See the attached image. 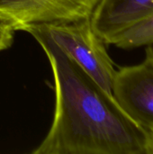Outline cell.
I'll return each mask as SVG.
<instances>
[{
	"label": "cell",
	"mask_w": 153,
	"mask_h": 154,
	"mask_svg": "<svg viewBox=\"0 0 153 154\" xmlns=\"http://www.w3.org/2000/svg\"><path fill=\"white\" fill-rule=\"evenodd\" d=\"M32 34L51 67L55 110L51 126L33 154H148L150 139L106 93L48 35Z\"/></svg>",
	"instance_id": "6da1fadb"
},
{
	"label": "cell",
	"mask_w": 153,
	"mask_h": 154,
	"mask_svg": "<svg viewBox=\"0 0 153 154\" xmlns=\"http://www.w3.org/2000/svg\"><path fill=\"white\" fill-rule=\"evenodd\" d=\"M41 26L53 42L106 93L112 87L116 69L106 43L95 32L90 19Z\"/></svg>",
	"instance_id": "7a4b0ae2"
},
{
	"label": "cell",
	"mask_w": 153,
	"mask_h": 154,
	"mask_svg": "<svg viewBox=\"0 0 153 154\" xmlns=\"http://www.w3.org/2000/svg\"><path fill=\"white\" fill-rule=\"evenodd\" d=\"M100 0H0V21L14 31L67 23L91 16Z\"/></svg>",
	"instance_id": "3957f363"
},
{
	"label": "cell",
	"mask_w": 153,
	"mask_h": 154,
	"mask_svg": "<svg viewBox=\"0 0 153 154\" xmlns=\"http://www.w3.org/2000/svg\"><path fill=\"white\" fill-rule=\"evenodd\" d=\"M113 97L124 114L148 136H153V61L116 69Z\"/></svg>",
	"instance_id": "277c9868"
},
{
	"label": "cell",
	"mask_w": 153,
	"mask_h": 154,
	"mask_svg": "<svg viewBox=\"0 0 153 154\" xmlns=\"http://www.w3.org/2000/svg\"><path fill=\"white\" fill-rule=\"evenodd\" d=\"M153 12V0H100L91 24L99 38L108 44L118 33Z\"/></svg>",
	"instance_id": "5b68a950"
},
{
	"label": "cell",
	"mask_w": 153,
	"mask_h": 154,
	"mask_svg": "<svg viewBox=\"0 0 153 154\" xmlns=\"http://www.w3.org/2000/svg\"><path fill=\"white\" fill-rule=\"evenodd\" d=\"M153 43V12L128 29L114 36L108 44L124 50L146 47Z\"/></svg>",
	"instance_id": "8992f818"
},
{
	"label": "cell",
	"mask_w": 153,
	"mask_h": 154,
	"mask_svg": "<svg viewBox=\"0 0 153 154\" xmlns=\"http://www.w3.org/2000/svg\"><path fill=\"white\" fill-rule=\"evenodd\" d=\"M14 32L10 24L0 21V51L8 49L12 45Z\"/></svg>",
	"instance_id": "52a82bcc"
},
{
	"label": "cell",
	"mask_w": 153,
	"mask_h": 154,
	"mask_svg": "<svg viewBox=\"0 0 153 154\" xmlns=\"http://www.w3.org/2000/svg\"><path fill=\"white\" fill-rule=\"evenodd\" d=\"M145 56H147L148 58H150L151 60L153 61V43L149 45V46H146V50H145Z\"/></svg>",
	"instance_id": "ba28073f"
},
{
	"label": "cell",
	"mask_w": 153,
	"mask_h": 154,
	"mask_svg": "<svg viewBox=\"0 0 153 154\" xmlns=\"http://www.w3.org/2000/svg\"><path fill=\"white\" fill-rule=\"evenodd\" d=\"M148 154H153V136L150 138L149 148H148Z\"/></svg>",
	"instance_id": "9c48e42d"
}]
</instances>
